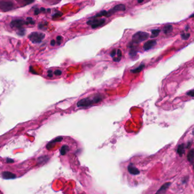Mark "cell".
Here are the masks:
<instances>
[{"mask_svg": "<svg viewBox=\"0 0 194 194\" xmlns=\"http://www.w3.org/2000/svg\"><path fill=\"white\" fill-rule=\"evenodd\" d=\"M103 99V97L100 95H97L92 97H89L85 99L81 100L77 104V106L78 107H88L91 106L92 105L97 104L101 101Z\"/></svg>", "mask_w": 194, "mask_h": 194, "instance_id": "6da1fadb", "label": "cell"}, {"mask_svg": "<svg viewBox=\"0 0 194 194\" xmlns=\"http://www.w3.org/2000/svg\"><path fill=\"white\" fill-rule=\"evenodd\" d=\"M15 8V4L13 0H0V11L9 12Z\"/></svg>", "mask_w": 194, "mask_h": 194, "instance_id": "7a4b0ae2", "label": "cell"}, {"mask_svg": "<svg viewBox=\"0 0 194 194\" xmlns=\"http://www.w3.org/2000/svg\"><path fill=\"white\" fill-rule=\"evenodd\" d=\"M149 37V34L146 32L138 31L134 34L132 37V42L135 44H138L146 40Z\"/></svg>", "mask_w": 194, "mask_h": 194, "instance_id": "3957f363", "label": "cell"}, {"mask_svg": "<svg viewBox=\"0 0 194 194\" xmlns=\"http://www.w3.org/2000/svg\"><path fill=\"white\" fill-rule=\"evenodd\" d=\"M45 34L38 33V32H33L29 36V39L34 43H39L41 42L44 39Z\"/></svg>", "mask_w": 194, "mask_h": 194, "instance_id": "277c9868", "label": "cell"}, {"mask_svg": "<svg viewBox=\"0 0 194 194\" xmlns=\"http://www.w3.org/2000/svg\"><path fill=\"white\" fill-rule=\"evenodd\" d=\"M105 22V20L104 18H94L93 20H91L87 21V25L92 27V28L96 29L98 27L103 25Z\"/></svg>", "mask_w": 194, "mask_h": 194, "instance_id": "5b68a950", "label": "cell"}, {"mask_svg": "<svg viewBox=\"0 0 194 194\" xmlns=\"http://www.w3.org/2000/svg\"><path fill=\"white\" fill-rule=\"evenodd\" d=\"M125 9H126L125 6L123 4H119V5H116L114 7H113V8H112L111 10H110L109 12H107V16H108V14H109V15H111L116 12H118L120 11H125Z\"/></svg>", "mask_w": 194, "mask_h": 194, "instance_id": "8992f818", "label": "cell"}, {"mask_svg": "<svg viewBox=\"0 0 194 194\" xmlns=\"http://www.w3.org/2000/svg\"><path fill=\"white\" fill-rule=\"evenodd\" d=\"M156 45H157V42L155 40H150L145 43L144 45V48L145 51L149 50L154 47Z\"/></svg>", "mask_w": 194, "mask_h": 194, "instance_id": "52a82bcc", "label": "cell"}, {"mask_svg": "<svg viewBox=\"0 0 194 194\" xmlns=\"http://www.w3.org/2000/svg\"><path fill=\"white\" fill-rule=\"evenodd\" d=\"M128 170L129 171V173L131 175H138L139 174V171L138 170V169H137L133 166V165L132 163H130L128 167Z\"/></svg>", "mask_w": 194, "mask_h": 194, "instance_id": "ba28073f", "label": "cell"}, {"mask_svg": "<svg viewBox=\"0 0 194 194\" xmlns=\"http://www.w3.org/2000/svg\"><path fill=\"white\" fill-rule=\"evenodd\" d=\"M24 24V21L22 20H15L11 22V26L14 28H21Z\"/></svg>", "mask_w": 194, "mask_h": 194, "instance_id": "9c48e42d", "label": "cell"}, {"mask_svg": "<svg viewBox=\"0 0 194 194\" xmlns=\"http://www.w3.org/2000/svg\"><path fill=\"white\" fill-rule=\"evenodd\" d=\"M2 176L3 177V178L6 179H13L15 178V175L13 174L11 172L9 171H5L2 174Z\"/></svg>", "mask_w": 194, "mask_h": 194, "instance_id": "30bf717a", "label": "cell"}, {"mask_svg": "<svg viewBox=\"0 0 194 194\" xmlns=\"http://www.w3.org/2000/svg\"><path fill=\"white\" fill-rule=\"evenodd\" d=\"M18 4H20V5L22 6H26L27 5L30 4L34 1V0H16Z\"/></svg>", "mask_w": 194, "mask_h": 194, "instance_id": "8fae6325", "label": "cell"}, {"mask_svg": "<svg viewBox=\"0 0 194 194\" xmlns=\"http://www.w3.org/2000/svg\"><path fill=\"white\" fill-rule=\"evenodd\" d=\"M184 149H185L184 145L183 144L180 145L178 146V150H177V153H178V154L179 155V156H180V157H182L183 154H184Z\"/></svg>", "mask_w": 194, "mask_h": 194, "instance_id": "7c38bea8", "label": "cell"}, {"mask_svg": "<svg viewBox=\"0 0 194 194\" xmlns=\"http://www.w3.org/2000/svg\"><path fill=\"white\" fill-rule=\"evenodd\" d=\"M116 55H117L116 57H114L113 58V61L118 62V61H120L121 57H122V52H121V51L120 49H118L117 50V52Z\"/></svg>", "mask_w": 194, "mask_h": 194, "instance_id": "4fadbf2b", "label": "cell"}, {"mask_svg": "<svg viewBox=\"0 0 194 194\" xmlns=\"http://www.w3.org/2000/svg\"><path fill=\"white\" fill-rule=\"evenodd\" d=\"M172 30H173V28H172V26L171 25H169L166 26L165 28H164L163 32L165 34H170V33H171V32L172 31Z\"/></svg>", "mask_w": 194, "mask_h": 194, "instance_id": "5bb4252c", "label": "cell"}, {"mask_svg": "<svg viewBox=\"0 0 194 194\" xmlns=\"http://www.w3.org/2000/svg\"><path fill=\"white\" fill-rule=\"evenodd\" d=\"M145 67V65L144 64H142L140 65L138 67H137V68L134 69H132L131 70V72H133V73L134 74H137V73H139V72H141L142 70L144 69Z\"/></svg>", "mask_w": 194, "mask_h": 194, "instance_id": "9a60e30c", "label": "cell"}, {"mask_svg": "<svg viewBox=\"0 0 194 194\" xmlns=\"http://www.w3.org/2000/svg\"><path fill=\"white\" fill-rule=\"evenodd\" d=\"M187 159L188 161L191 162V163H193V150L191 149L190 152L188 153V155H187Z\"/></svg>", "mask_w": 194, "mask_h": 194, "instance_id": "2e32d148", "label": "cell"}, {"mask_svg": "<svg viewBox=\"0 0 194 194\" xmlns=\"http://www.w3.org/2000/svg\"><path fill=\"white\" fill-rule=\"evenodd\" d=\"M171 183H166V184H165L164 185H163L160 188V190H159L158 191H157V193H160V192H163V191H166L168 187H169L170 184Z\"/></svg>", "mask_w": 194, "mask_h": 194, "instance_id": "e0dca14e", "label": "cell"}, {"mask_svg": "<svg viewBox=\"0 0 194 194\" xmlns=\"http://www.w3.org/2000/svg\"><path fill=\"white\" fill-rule=\"evenodd\" d=\"M69 150V147L68 146H67V145H64L63 146H62V147L61 148V150H60V153L61 155H65L66 153L68 152Z\"/></svg>", "mask_w": 194, "mask_h": 194, "instance_id": "ac0fdd59", "label": "cell"}, {"mask_svg": "<svg viewBox=\"0 0 194 194\" xmlns=\"http://www.w3.org/2000/svg\"><path fill=\"white\" fill-rule=\"evenodd\" d=\"M161 30L160 29H154L152 30V36H151V38H153L157 37L159 34H160Z\"/></svg>", "mask_w": 194, "mask_h": 194, "instance_id": "d6986e66", "label": "cell"}, {"mask_svg": "<svg viewBox=\"0 0 194 194\" xmlns=\"http://www.w3.org/2000/svg\"><path fill=\"white\" fill-rule=\"evenodd\" d=\"M43 1L46 3L53 5L58 3L59 1H60V0H43Z\"/></svg>", "mask_w": 194, "mask_h": 194, "instance_id": "ffe728a7", "label": "cell"}, {"mask_svg": "<svg viewBox=\"0 0 194 194\" xmlns=\"http://www.w3.org/2000/svg\"><path fill=\"white\" fill-rule=\"evenodd\" d=\"M190 37V33H184L182 34V38L184 40H187Z\"/></svg>", "mask_w": 194, "mask_h": 194, "instance_id": "44dd1931", "label": "cell"}, {"mask_svg": "<svg viewBox=\"0 0 194 194\" xmlns=\"http://www.w3.org/2000/svg\"><path fill=\"white\" fill-rule=\"evenodd\" d=\"M116 52H117V50L116 49L113 50L112 51L110 52V56H111V57L114 58L116 56Z\"/></svg>", "mask_w": 194, "mask_h": 194, "instance_id": "7402d4cb", "label": "cell"}, {"mask_svg": "<svg viewBox=\"0 0 194 194\" xmlns=\"http://www.w3.org/2000/svg\"><path fill=\"white\" fill-rule=\"evenodd\" d=\"M54 74L56 75V76H60V75H61V71H60V70L57 69L54 72Z\"/></svg>", "mask_w": 194, "mask_h": 194, "instance_id": "603a6c76", "label": "cell"}, {"mask_svg": "<svg viewBox=\"0 0 194 194\" xmlns=\"http://www.w3.org/2000/svg\"><path fill=\"white\" fill-rule=\"evenodd\" d=\"M136 55V50H131L130 52V55L131 56H134Z\"/></svg>", "mask_w": 194, "mask_h": 194, "instance_id": "cb8c5ba5", "label": "cell"}, {"mask_svg": "<svg viewBox=\"0 0 194 194\" xmlns=\"http://www.w3.org/2000/svg\"><path fill=\"white\" fill-rule=\"evenodd\" d=\"M187 95H190L192 97L193 96V90H191V91H189L187 93Z\"/></svg>", "mask_w": 194, "mask_h": 194, "instance_id": "d4e9b609", "label": "cell"}, {"mask_svg": "<svg viewBox=\"0 0 194 194\" xmlns=\"http://www.w3.org/2000/svg\"><path fill=\"white\" fill-rule=\"evenodd\" d=\"M61 39H62V38H61V37H57V40H58V42H59V44L60 43V42H61Z\"/></svg>", "mask_w": 194, "mask_h": 194, "instance_id": "484cf974", "label": "cell"}, {"mask_svg": "<svg viewBox=\"0 0 194 194\" xmlns=\"http://www.w3.org/2000/svg\"><path fill=\"white\" fill-rule=\"evenodd\" d=\"M51 45L52 46H54V45H55V40H52V41L51 42Z\"/></svg>", "mask_w": 194, "mask_h": 194, "instance_id": "4316f807", "label": "cell"}, {"mask_svg": "<svg viewBox=\"0 0 194 194\" xmlns=\"http://www.w3.org/2000/svg\"><path fill=\"white\" fill-rule=\"evenodd\" d=\"M144 1H145V0H137V1H138V3L141 4V3H142L143 2H144Z\"/></svg>", "mask_w": 194, "mask_h": 194, "instance_id": "83f0119b", "label": "cell"}, {"mask_svg": "<svg viewBox=\"0 0 194 194\" xmlns=\"http://www.w3.org/2000/svg\"><path fill=\"white\" fill-rule=\"evenodd\" d=\"M191 142H188V145H187V146H186V147H187V148H188V147L191 146Z\"/></svg>", "mask_w": 194, "mask_h": 194, "instance_id": "f1b7e54d", "label": "cell"}]
</instances>
